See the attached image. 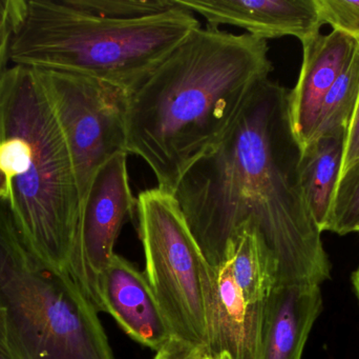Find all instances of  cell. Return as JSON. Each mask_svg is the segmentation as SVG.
I'll return each mask as SVG.
<instances>
[{"label":"cell","instance_id":"6da1fadb","mask_svg":"<svg viewBox=\"0 0 359 359\" xmlns=\"http://www.w3.org/2000/svg\"><path fill=\"white\" fill-rule=\"evenodd\" d=\"M289 94L263 82L223 139L184 173L174 196L211 268L250 228L276 259V282L320 286L332 267L302 185Z\"/></svg>","mask_w":359,"mask_h":359},{"label":"cell","instance_id":"7a4b0ae2","mask_svg":"<svg viewBox=\"0 0 359 359\" xmlns=\"http://www.w3.org/2000/svg\"><path fill=\"white\" fill-rule=\"evenodd\" d=\"M267 41L219 27L194 30L128 92V154L174 194L184 173L225 136L271 73Z\"/></svg>","mask_w":359,"mask_h":359},{"label":"cell","instance_id":"3957f363","mask_svg":"<svg viewBox=\"0 0 359 359\" xmlns=\"http://www.w3.org/2000/svg\"><path fill=\"white\" fill-rule=\"evenodd\" d=\"M0 166L27 244L46 263L67 271L81 197L65 135L32 67L14 65L0 77Z\"/></svg>","mask_w":359,"mask_h":359},{"label":"cell","instance_id":"277c9868","mask_svg":"<svg viewBox=\"0 0 359 359\" xmlns=\"http://www.w3.org/2000/svg\"><path fill=\"white\" fill-rule=\"evenodd\" d=\"M198 27L194 13L180 4L157 16L118 20L65 0H21L10 60L88 76L130 92Z\"/></svg>","mask_w":359,"mask_h":359},{"label":"cell","instance_id":"5b68a950","mask_svg":"<svg viewBox=\"0 0 359 359\" xmlns=\"http://www.w3.org/2000/svg\"><path fill=\"white\" fill-rule=\"evenodd\" d=\"M99 312L40 259L0 200V351L10 359H116Z\"/></svg>","mask_w":359,"mask_h":359},{"label":"cell","instance_id":"8992f818","mask_svg":"<svg viewBox=\"0 0 359 359\" xmlns=\"http://www.w3.org/2000/svg\"><path fill=\"white\" fill-rule=\"evenodd\" d=\"M137 211L144 274L172 337L208 347L211 267L178 202L156 188L139 195Z\"/></svg>","mask_w":359,"mask_h":359},{"label":"cell","instance_id":"52a82bcc","mask_svg":"<svg viewBox=\"0 0 359 359\" xmlns=\"http://www.w3.org/2000/svg\"><path fill=\"white\" fill-rule=\"evenodd\" d=\"M34 70L65 135L82 202L99 169L117 154H128V92L88 76Z\"/></svg>","mask_w":359,"mask_h":359},{"label":"cell","instance_id":"ba28073f","mask_svg":"<svg viewBox=\"0 0 359 359\" xmlns=\"http://www.w3.org/2000/svg\"><path fill=\"white\" fill-rule=\"evenodd\" d=\"M128 155L117 154L95 175L81 202L67 267L74 282L98 312H102L101 278L115 254L114 247L124 223L137 209L128 178Z\"/></svg>","mask_w":359,"mask_h":359},{"label":"cell","instance_id":"9c48e42d","mask_svg":"<svg viewBox=\"0 0 359 359\" xmlns=\"http://www.w3.org/2000/svg\"><path fill=\"white\" fill-rule=\"evenodd\" d=\"M202 15L209 27H242L259 39L293 36L302 42L320 33L316 0H178Z\"/></svg>","mask_w":359,"mask_h":359},{"label":"cell","instance_id":"30bf717a","mask_svg":"<svg viewBox=\"0 0 359 359\" xmlns=\"http://www.w3.org/2000/svg\"><path fill=\"white\" fill-rule=\"evenodd\" d=\"M100 301L102 312L111 314L133 341L157 352L172 339L147 276L116 253L101 278Z\"/></svg>","mask_w":359,"mask_h":359},{"label":"cell","instance_id":"8fae6325","mask_svg":"<svg viewBox=\"0 0 359 359\" xmlns=\"http://www.w3.org/2000/svg\"><path fill=\"white\" fill-rule=\"evenodd\" d=\"M358 44L339 30L302 42L303 65L297 86L289 94L291 126L302 149L313 137L323 101L351 60Z\"/></svg>","mask_w":359,"mask_h":359},{"label":"cell","instance_id":"7c38bea8","mask_svg":"<svg viewBox=\"0 0 359 359\" xmlns=\"http://www.w3.org/2000/svg\"><path fill=\"white\" fill-rule=\"evenodd\" d=\"M322 310L318 285L276 282L264 308L259 359H302Z\"/></svg>","mask_w":359,"mask_h":359},{"label":"cell","instance_id":"4fadbf2b","mask_svg":"<svg viewBox=\"0 0 359 359\" xmlns=\"http://www.w3.org/2000/svg\"><path fill=\"white\" fill-rule=\"evenodd\" d=\"M348 131L313 137L302 149L299 176L308 206L320 231L327 230L343 169Z\"/></svg>","mask_w":359,"mask_h":359},{"label":"cell","instance_id":"5bb4252c","mask_svg":"<svg viewBox=\"0 0 359 359\" xmlns=\"http://www.w3.org/2000/svg\"><path fill=\"white\" fill-rule=\"evenodd\" d=\"M358 97L359 41L351 60L323 101L313 137L339 130H349Z\"/></svg>","mask_w":359,"mask_h":359},{"label":"cell","instance_id":"9a60e30c","mask_svg":"<svg viewBox=\"0 0 359 359\" xmlns=\"http://www.w3.org/2000/svg\"><path fill=\"white\" fill-rule=\"evenodd\" d=\"M72 8L118 20L157 16L179 8L178 0H65Z\"/></svg>","mask_w":359,"mask_h":359},{"label":"cell","instance_id":"2e32d148","mask_svg":"<svg viewBox=\"0 0 359 359\" xmlns=\"http://www.w3.org/2000/svg\"><path fill=\"white\" fill-rule=\"evenodd\" d=\"M326 231L339 235L359 233V162L339 177Z\"/></svg>","mask_w":359,"mask_h":359},{"label":"cell","instance_id":"e0dca14e","mask_svg":"<svg viewBox=\"0 0 359 359\" xmlns=\"http://www.w3.org/2000/svg\"><path fill=\"white\" fill-rule=\"evenodd\" d=\"M323 25L328 23L359 41V0H316Z\"/></svg>","mask_w":359,"mask_h":359},{"label":"cell","instance_id":"ac0fdd59","mask_svg":"<svg viewBox=\"0 0 359 359\" xmlns=\"http://www.w3.org/2000/svg\"><path fill=\"white\" fill-rule=\"evenodd\" d=\"M21 0H0V77L8 70L11 44L20 12Z\"/></svg>","mask_w":359,"mask_h":359},{"label":"cell","instance_id":"d6986e66","mask_svg":"<svg viewBox=\"0 0 359 359\" xmlns=\"http://www.w3.org/2000/svg\"><path fill=\"white\" fill-rule=\"evenodd\" d=\"M154 359H231L227 353L215 354L207 346H196L172 337Z\"/></svg>","mask_w":359,"mask_h":359},{"label":"cell","instance_id":"ffe728a7","mask_svg":"<svg viewBox=\"0 0 359 359\" xmlns=\"http://www.w3.org/2000/svg\"><path fill=\"white\" fill-rule=\"evenodd\" d=\"M359 162V97L349 130H348L347 143H346L345 156H344V171Z\"/></svg>","mask_w":359,"mask_h":359},{"label":"cell","instance_id":"44dd1931","mask_svg":"<svg viewBox=\"0 0 359 359\" xmlns=\"http://www.w3.org/2000/svg\"><path fill=\"white\" fill-rule=\"evenodd\" d=\"M8 193H10V187H8V175L0 166V200L8 198Z\"/></svg>","mask_w":359,"mask_h":359},{"label":"cell","instance_id":"7402d4cb","mask_svg":"<svg viewBox=\"0 0 359 359\" xmlns=\"http://www.w3.org/2000/svg\"><path fill=\"white\" fill-rule=\"evenodd\" d=\"M352 286H353L354 293H355L356 297H358V301L359 303V268L356 271L353 272L352 274Z\"/></svg>","mask_w":359,"mask_h":359},{"label":"cell","instance_id":"603a6c76","mask_svg":"<svg viewBox=\"0 0 359 359\" xmlns=\"http://www.w3.org/2000/svg\"><path fill=\"white\" fill-rule=\"evenodd\" d=\"M0 359H10L8 358V356L4 355V353H2L1 351H0Z\"/></svg>","mask_w":359,"mask_h":359}]
</instances>
